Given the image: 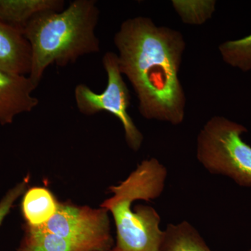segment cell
I'll list each match as a JSON object with an SVG mask.
<instances>
[{
  "mask_svg": "<svg viewBox=\"0 0 251 251\" xmlns=\"http://www.w3.org/2000/svg\"><path fill=\"white\" fill-rule=\"evenodd\" d=\"M114 44L120 72L134 89L142 116L173 125L182 123L186 108L179 79L186 49L182 34L139 16L122 23Z\"/></svg>",
  "mask_w": 251,
  "mask_h": 251,
  "instance_id": "obj_1",
  "label": "cell"
},
{
  "mask_svg": "<svg viewBox=\"0 0 251 251\" xmlns=\"http://www.w3.org/2000/svg\"><path fill=\"white\" fill-rule=\"evenodd\" d=\"M99 16L95 0H75L62 11L40 13L27 23L23 33L31 49L28 77L36 87L49 66L65 67L100 50L95 34Z\"/></svg>",
  "mask_w": 251,
  "mask_h": 251,
  "instance_id": "obj_2",
  "label": "cell"
},
{
  "mask_svg": "<svg viewBox=\"0 0 251 251\" xmlns=\"http://www.w3.org/2000/svg\"><path fill=\"white\" fill-rule=\"evenodd\" d=\"M168 176L166 167L156 158L143 160L126 179L109 188L112 196L100 207L111 212L116 227V243L110 251H162L164 230L161 217L151 206L135 200L150 201L163 193Z\"/></svg>",
  "mask_w": 251,
  "mask_h": 251,
  "instance_id": "obj_3",
  "label": "cell"
},
{
  "mask_svg": "<svg viewBox=\"0 0 251 251\" xmlns=\"http://www.w3.org/2000/svg\"><path fill=\"white\" fill-rule=\"evenodd\" d=\"M247 132L244 126L226 117H211L198 134V161L211 174L251 187V147L242 137Z\"/></svg>",
  "mask_w": 251,
  "mask_h": 251,
  "instance_id": "obj_4",
  "label": "cell"
},
{
  "mask_svg": "<svg viewBox=\"0 0 251 251\" xmlns=\"http://www.w3.org/2000/svg\"><path fill=\"white\" fill-rule=\"evenodd\" d=\"M103 65L108 75L106 88L97 94L85 84H79L74 90L77 108L87 116L105 111L116 117L123 126L127 145L133 151H138L143 144V135L128 112L130 94L120 72L118 55L106 52L103 55Z\"/></svg>",
  "mask_w": 251,
  "mask_h": 251,
  "instance_id": "obj_5",
  "label": "cell"
},
{
  "mask_svg": "<svg viewBox=\"0 0 251 251\" xmlns=\"http://www.w3.org/2000/svg\"><path fill=\"white\" fill-rule=\"evenodd\" d=\"M109 211L59 202L54 215L41 228L65 238L86 251H110L114 239L110 231Z\"/></svg>",
  "mask_w": 251,
  "mask_h": 251,
  "instance_id": "obj_6",
  "label": "cell"
},
{
  "mask_svg": "<svg viewBox=\"0 0 251 251\" xmlns=\"http://www.w3.org/2000/svg\"><path fill=\"white\" fill-rule=\"evenodd\" d=\"M36 88L28 75L0 70V125H11L18 115L32 111L39 105L32 96Z\"/></svg>",
  "mask_w": 251,
  "mask_h": 251,
  "instance_id": "obj_7",
  "label": "cell"
},
{
  "mask_svg": "<svg viewBox=\"0 0 251 251\" xmlns=\"http://www.w3.org/2000/svg\"><path fill=\"white\" fill-rule=\"evenodd\" d=\"M30 69V46L23 31L0 21V70L27 75Z\"/></svg>",
  "mask_w": 251,
  "mask_h": 251,
  "instance_id": "obj_8",
  "label": "cell"
},
{
  "mask_svg": "<svg viewBox=\"0 0 251 251\" xmlns=\"http://www.w3.org/2000/svg\"><path fill=\"white\" fill-rule=\"evenodd\" d=\"M62 0H0V21L23 31L36 15L62 11Z\"/></svg>",
  "mask_w": 251,
  "mask_h": 251,
  "instance_id": "obj_9",
  "label": "cell"
},
{
  "mask_svg": "<svg viewBox=\"0 0 251 251\" xmlns=\"http://www.w3.org/2000/svg\"><path fill=\"white\" fill-rule=\"evenodd\" d=\"M59 202L52 193L44 187H33L24 193L22 211L26 224L41 226L55 214Z\"/></svg>",
  "mask_w": 251,
  "mask_h": 251,
  "instance_id": "obj_10",
  "label": "cell"
},
{
  "mask_svg": "<svg viewBox=\"0 0 251 251\" xmlns=\"http://www.w3.org/2000/svg\"><path fill=\"white\" fill-rule=\"evenodd\" d=\"M162 251H213L197 229L184 221L169 224L164 229Z\"/></svg>",
  "mask_w": 251,
  "mask_h": 251,
  "instance_id": "obj_11",
  "label": "cell"
},
{
  "mask_svg": "<svg viewBox=\"0 0 251 251\" xmlns=\"http://www.w3.org/2000/svg\"><path fill=\"white\" fill-rule=\"evenodd\" d=\"M20 247L29 251H86L74 242L41 228L26 224Z\"/></svg>",
  "mask_w": 251,
  "mask_h": 251,
  "instance_id": "obj_12",
  "label": "cell"
},
{
  "mask_svg": "<svg viewBox=\"0 0 251 251\" xmlns=\"http://www.w3.org/2000/svg\"><path fill=\"white\" fill-rule=\"evenodd\" d=\"M219 49L226 64L244 72L251 70V34L238 40L226 41Z\"/></svg>",
  "mask_w": 251,
  "mask_h": 251,
  "instance_id": "obj_13",
  "label": "cell"
},
{
  "mask_svg": "<svg viewBox=\"0 0 251 251\" xmlns=\"http://www.w3.org/2000/svg\"><path fill=\"white\" fill-rule=\"evenodd\" d=\"M172 4L183 22L200 25L212 16L215 11L216 1L174 0Z\"/></svg>",
  "mask_w": 251,
  "mask_h": 251,
  "instance_id": "obj_14",
  "label": "cell"
},
{
  "mask_svg": "<svg viewBox=\"0 0 251 251\" xmlns=\"http://www.w3.org/2000/svg\"><path fill=\"white\" fill-rule=\"evenodd\" d=\"M16 201V198L9 193L5 194L0 200V226L2 224L5 218L9 214Z\"/></svg>",
  "mask_w": 251,
  "mask_h": 251,
  "instance_id": "obj_15",
  "label": "cell"
},
{
  "mask_svg": "<svg viewBox=\"0 0 251 251\" xmlns=\"http://www.w3.org/2000/svg\"><path fill=\"white\" fill-rule=\"evenodd\" d=\"M17 251H29L27 250H26V249H23V248L19 247L18 249H17Z\"/></svg>",
  "mask_w": 251,
  "mask_h": 251,
  "instance_id": "obj_16",
  "label": "cell"
},
{
  "mask_svg": "<svg viewBox=\"0 0 251 251\" xmlns=\"http://www.w3.org/2000/svg\"><path fill=\"white\" fill-rule=\"evenodd\" d=\"M251 251V249H249V251Z\"/></svg>",
  "mask_w": 251,
  "mask_h": 251,
  "instance_id": "obj_17",
  "label": "cell"
},
{
  "mask_svg": "<svg viewBox=\"0 0 251 251\" xmlns=\"http://www.w3.org/2000/svg\"></svg>",
  "mask_w": 251,
  "mask_h": 251,
  "instance_id": "obj_18",
  "label": "cell"
}]
</instances>
